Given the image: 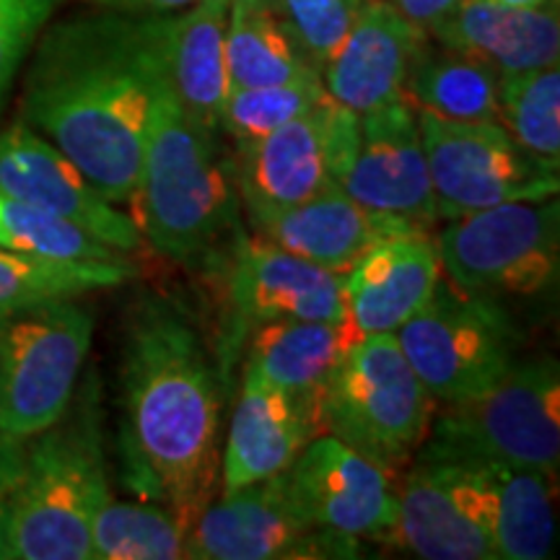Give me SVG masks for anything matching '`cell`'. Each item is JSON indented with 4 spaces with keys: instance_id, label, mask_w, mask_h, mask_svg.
Returning <instances> with one entry per match:
<instances>
[{
    "instance_id": "cell-23",
    "label": "cell",
    "mask_w": 560,
    "mask_h": 560,
    "mask_svg": "<svg viewBox=\"0 0 560 560\" xmlns=\"http://www.w3.org/2000/svg\"><path fill=\"white\" fill-rule=\"evenodd\" d=\"M429 37L472 55L499 75L558 66V3L542 9H509L488 0H465L452 16L433 26Z\"/></svg>"
},
{
    "instance_id": "cell-7",
    "label": "cell",
    "mask_w": 560,
    "mask_h": 560,
    "mask_svg": "<svg viewBox=\"0 0 560 560\" xmlns=\"http://www.w3.org/2000/svg\"><path fill=\"white\" fill-rule=\"evenodd\" d=\"M94 314L79 299L0 317V433L16 441L50 429L79 389Z\"/></svg>"
},
{
    "instance_id": "cell-24",
    "label": "cell",
    "mask_w": 560,
    "mask_h": 560,
    "mask_svg": "<svg viewBox=\"0 0 560 560\" xmlns=\"http://www.w3.org/2000/svg\"><path fill=\"white\" fill-rule=\"evenodd\" d=\"M231 0H195L161 19L164 68L177 102L200 128L219 136V120L231 83L226 26Z\"/></svg>"
},
{
    "instance_id": "cell-3",
    "label": "cell",
    "mask_w": 560,
    "mask_h": 560,
    "mask_svg": "<svg viewBox=\"0 0 560 560\" xmlns=\"http://www.w3.org/2000/svg\"><path fill=\"white\" fill-rule=\"evenodd\" d=\"M68 410L24 441L9 506L5 558L91 560V527L107 503L109 475L94 376L79 382Z\"/></svg>"
},
{
    "instance_id": "cell-29",
    "label": "cell",
    "mask_w": 560,
    "mask_h": 560,
    "mask_svg": "<svg viewBox=\"0 0 560 560\" xmlns=\"http://www.w3.org/2000/svg\"><path fill=\"white\" fill-rule=\"evenodd\" d=\"M190 522L156 501H107L91 527L96 560L185 558Z\"/></svg>"
},
{
    "instance_id": "cell-21",
    "label": "cell",
    "mask_w": 560,
    "mask_h": 560,
    "mask_svg": "<svg viewBox=\"0 0 560 560\" xmlns=\"http://www.w3.org/2000/svg\"><path fill=\"white\" fill-rule=\"evenodd\" d=\"M314 436L317 425L296 400L244 369L221 452V493L285 472Z\"/></svg>"
},
{
    "instance_id": "cell-1",
    "label": "cell",
    "mask_w": 560,
    "mask_h": 560,
    "mask_svg": "<svg viewBox=\"0 0 560 560\" xmlns=\"http://www.w3.org/2000/svg\"><path fill=\"white\" fill-rule=\"evenodd\" d=\"M161 19L73 13L47 21L30 50L21 122L115 206L138 190L151 102L166 79Z\"/></svg>"
},
{
    "instance_id": "cell-39",
    "label": "cell",
    "mask_w": 560,
    "mask_h": 560,
    "mask_svg": "<svg viewBox=\"0 0 560 560\" xmlns=\"http://www.w3.org/2000/svg\"><path fill=\"white\" fill-rule=\"evenodd\" d=\"M0 219H3V195H0Z\"/></svg>"
},
{
    "instance_id": "cell-30",
    "label": "cell",
    "mask_w": 560,
    "mask_h": 560,
    "mask_svg": "<svg viewBox=\"0 0 560 560\" xmlns=\"http://www.w3.org/2000/svg\"><path fill=\"white\" fill-rule=\"evenodd\" d=\"M495 122L522 149L560 166V68L501 75Z\"/></svg>"
},
{
    "instance_id": "cell-31",
    "label": "cell",
    "mask_w": 560,
    "mask_h": 560,
    "mask_svg": "<svg viewBox=\"0 0 560 560\" xmlns=\"http://www.w3.org/2000/svg\"><path fill=\"white\" fill-rule=\"evenodd\" d=\"M0 247L26 255L47 257L66 262H102V265H130L128 255L112 249L109 244L75 226L73 221L26 202L3 198V219H0Z\"/></svg>"
},
{
    "instance_id": "cell-28",
    "label": "cell",
    "mask_w": 560,
    "mask_h": 560,
    "mask_svg": "<svg viewBox=\"0 0 560 560\" xmlns=\"http://www.w3.org/2000/svg\"><path fill=\"white\" fill-rule=\"evenodd\" d=\"M136 276L132 265L66 262L0 247V317L81 299L86 293L117 289Z\"/></svg>"
},
{
    "instance_id": "cell-4",
    "label": "cell",
    "mask_w": 560,
    "mask_h": 560,
    "mask_svg": "<svg viewBox=\"0 0 560 560\" xmlns=\"http://www.w3.org/2000/svg\"><path fill=\"white\" fill-rule=\"evenodd\" d=\"M138 229L170 260L198 265L219 252L236 226V182L219 136L187 115L161 81L151 102L140 164Z\"/></svg>"
},
{
    "instance_id": "cell-26",
    "label": "cell",
    "mask_w": 560,
    "mask_h": 560,
    "mask_svg": "<svg viewBox=\"0 0 560 560\" xmlns=\"http://www.w3.org/2000/svg\"><path fill=\"white\" fill-rule=\"evenodd\" d=\"M499 79L493 68L441 42H420L405 79L402 100L412 109H425L446 120L495 122L499 117Z\"/></svg>"
},
{
    "instance_id": "cell-13",
    "label": "cell",
    "mask_w": 560,
    "mask_h": 560,
    "mask_svg": "<svg viewBox=\"0 0 560 560\" xmlns=\"http://www.w3.org/2000/svg\"><path fill=\"white\" fill-rule=\"evenodd\" d=\"M361 540L314 529L291 499L289 470L221 493L200 511L185 540L195 560L359 558Z\"/></svg>"
},
{
    "instance_id": "cell-12",
    "label": "cell",
    "mask_w": 560,
    "mask_h": 560,
    "mask_svg": "<svg viewBox=\"0 0 560 560\" xmlns=\"http://www.w3.org/2000/svg\"><path fill=\"white\" fill-rule=\"evenodd\" d=\"M355 140L359 115L327 94L296 120L257 140L236 143L231 166L249 221L299 206L335 185Z\"/></svg>"
},
{
    "instance_id": "cell-6",
    "label": "cell",
    "mask_w": 560,
    "mask_h": 560,
    "mask_svg": "<svg viewBox=\"0 0 560 560\" xmlns=\"http://www.w3.org/2000/svg\"><path fill=\"white\" fill-rule=\"evenodd\" d=\"M436 247L459 291L499 304L542 296L558 285L560 206L548 198L475 210L446 223Z\"/></svg>"
},
{
    "instance_id": "cell-22",
    "label": "cell",
    "mask_w": 560,
    "mask_h": 560,
    "mask_svg": "<svg viewBox=\"0 0 560 560\" xmlns=\"http://www.w3.org/2000/svg\"><path fill=\"white\" fill-rule=\"evenodd\" d=\"M363 338L353 322H262L247 332L244 369L296 400L322 433V400L346 353Z\"/></svg>"
},
{
    "instance_id": "cell-37",
    "label": "cell",
    "mask_w": 560,
    "mask_h": 560,
    "mask_svg": "<svg viewBox=\"0 0 560 560\" xmlns=\"http://www.w3.org/2000/svg\"><path fill=\"white\" fill-rule=\"evenodd\" d=\"M83 3L102 11L128 13V16H172L192 5L195 0H83Z\"/></svg>"
},
{
    "instance_id": "cell-25",
    "label": "cell",
    "mask_w": 560,
    "mask_h": 560,
    "mask_svg": "<svg viewBox=\"0 0 560 560\" xmlns=\"http://www.w3.org/2000/svg\"><path fill=\"white\" fill-rule=\"evenodd\" d=\"M472 459L490 495L499 560L550 558L556 548V478L532 467Z\"/></svg>"
},
{
    "instance_id": "cell-8",
    "label": "cell",
    "mask_w": 560,
    "mask_h": 560,
    "mask_svg": "<svg viewBox=\"0 0 560 560\" xmlns=\"http://www.w3.org/2000/svg\"><path fill=\"white\" fill-rule=\"evenodd\" d=\"M395 338L423 387L444 405L470 400L493 387L514 366L522 348L506 306L459 291L444 276L423 310Z\"/></svg>"
},
{
    "instance_id": "cell-9",
    "label": "cell",
    "mask_w": 560,
    "mask_h": 560,
    "mask_svg": "<svg viewBox=\"0 0 560 560\" xmlns=\"http://www.w3.org/2000/svg\"><path fill=\"white\" fill-rule=\"evenodd\" d=\"M431 441L472 457L532 467L558 478L560 369L552 355L516 359L493 387L446 405Z\"/></svg>"
},
{
    "instance_id": "cell-36",
    "label": "cell",
    "mask_w": 560,
    "mask_h": 560,
    "mask_svg": "<svg viewBox=\"0 0 560 560\" xmlns=\"http://www.w3.org/2000/svg\"><path fill=\"white\" fill-rule=\"evenodd\" d=\"M392 5L402 19H408L412 26H418L420 32L429 34L439 21L452 16L465 0H384Z\"/></svg>"
},
{
    "instance_id": "cell-15",
    "label": "cell",
    "mask_w": 560,
    "mask_h": 560,
    "mask_svg": "<svg viewBox=\"0 0 560 560\" xmlns=\"http://www.w3.org/2000/svg\"><path fill=\"white\" fill-rule=\"evenodd\" d=\"M291 499L314 529L353 540H384L397 524L392 472L319 433L289 467Z\"/></svg>"
},
{
    "instance_id": "cell-16",
    "label": "cell",
    "mask_w": 560,
    "mask_h": 560,
    "mask_svg": "<svg viewBox=\"0 0 560 560\" xmlns=\"http://www.w3.org/2000/svg\"><path fill=\"white\" fill-rule=\"evenodd\" d=\"M0 195L73 221L122 255L145 244L130 215L104 198L66 153L21 120L0 130Z\"/></svg>"
},
{
    "instance_id": "cell-33",
    "label": "cell",
    "mask_w": 560,
    "mask_h": 560,
    "mask_svg": "<svg viewBox=\"0 0 560 560\" xmlns=\"http://www.w3.org/2000/svg\"><path fill=\"white\" fill-rule=\"evenodd\" d=\"M312 66L322 70L353 26L366 0H276Z\"/></svg>"
},
{
    "instance_id": "cell-35",
    "label": "cell",
    "mask_w": 560,
    "mask_h": 560,
    "mask_svg": "<svg viewBox=\"0 0 560 560\" xmlns=\"http://www.w3.org/2000/svg\"><path fill=\"white\" fill-rule=\"evenodd\" d=\"M21 465H24V441L0 433V558H5V527H9V506L16 488Z\"/></svg>"
},
{
    "instance_id": "cell-14",
    "label": "cell",
    "mask_w": 560,
    "mask_h": 560,
    "mask_svg": "<svg viewBox=\"0 0 560 560\" xmlns=\"http://www.w3.org/2000/svg\"><path fill=\"white\" fill-rule=\"evenodd\" d=\"M335 185L363 208L418 229L429 231L439 221L416 109L408 102L359 117V140Z\"/></svg>"
},
{
    "instance_id": "cell-32",
    "label": "cell",
    "mask_w": 560,
    "mask_h": 560,
    "mask_svg": "<svg viewBox=\"0 0 560 560\" xmlns=\"http://www.w3.org/2000/svg\"><path fill=\"white\" fill-rule=\"evenodd\" d=\"M327 96L322 75H310L276 86L231 89L223 102L219 132H226L236 143H247L268 136L280 125L296 120Z\"/></svg>"
},
{
    "instance_id": "cell-17",
    "label": "cell",
    "mask_w": 560,
    "mask_h": 560,
    "mask_svg": "<svg viewBox=\"0 0 560 560\" xmlns=\"http://www.w3.org/2000/svg\"><path fill=\"white\" fill-rule=\"evenodd\" d=\"M231 342L242 346L262 322L348 319L342 272L319 268L268 242L236 244L229 270Z\"/></svg>"
},
{
    "instance_id": "cell-34",
    "label": "cell",
    "mask_w": 560,
    "mask_h": 560,
    "mask_svg": "<svg viewBox=\"0 0 560 560\" xmlns=\"http://www.w3.org/2000/svg\"><path fill=\"white\" fill-rule=\"evenodd\" d=\"M58 3L62 0H0V107Z\"/></svg>"
},
{
    "instance_id": "cell-19",
    "label": "cell",
    "mask_w": 560,
    "mask_h": 560,
    "mask_svg": "<svg viewBox=\"0 0 560 560\" xmlns=\"http://www.w3.org/2000/svg\"><path fill=\"white\" fill-rule=\"evenodd\" d=\"M262 242L332 272H348L371 247L392 236L425 231L408 221L374 213L348 198L338 185L325 187L299 206L252 223Z\"/></svg>"
},
{
    "instance_id": "cell-2",
    "label": "cell",
    "mask_w": 560,
    "mask_h": 560,
    "mask_svg": "<svg viewBox=\"0 0 560 560\" xmlns=\"http://www.w3.org/2000/svg\"><path fill=\"white\" fill-rule=\"evenodd\" d=\"M221 366L179 301L140 299L125 325L117 457L130 493L198 520L221 488Z\"/></svg>"
},
{
    "instance_id": "cell-11",
    "label": "cell",
    "mask_w": 560,
    "mask_h": 560,
    "mask_svg": "<svg viewBox=\"0 0 560 560\" xmlns=\"http://www.w3.org/2000/svg\"><path fill=\"white\" fill-rule=\"evenodd\" d=\"M408 465L389 540L425 560H499L478 462L425 439Z\"/></svg>"
},
{
    "instance_id": "cell-18",
    "label": "cell",
    "mask_w": 560,
    "mask_h": 560,
    "mask_svg": "<svg viewBox=\"0 0 560 560\" xmlns=\"http://www.w3.org/2000/svg\"><path fill=\"white\" fill-rule=\"evenodd\" d=\"M425 32L384 0H366L332 58L319 70L330 100L353 115L402 100L405 79Z\"/></svg>"
},
{
    "instance_id": "cell-38",
    "label": "cell",
    "mask_w": 560,
    "mask_h": 560,
    "mask_svg": "<svg viewBox=\"0 0 560 560\" xmlns=\"http://www.w3.org/2000/svg\"><path fill=\"white\" fill-rule=\"evenodd\" d=\"M488 3L509 5V9H542V5L558 3V0H488Z\"/></svg>"
},
{
    "instance_id": "cell-20",
    "label": "cell",
    "mask_w": 560,
    "mask_h": 560,
    "mask_svg": "<svg viewBox=\"0 0 560 560\" xmlns=\"http://www.w3.org/2000/svg\"><path fill=\"white\" fill-rule=\"evenodd\" d=\"M444 276L429 231L392 236L342 272L348 319L361 335L397 332L425 306Z\"/></svg>"
},
{
    "instance_id": "cell-27",
    "label": "cell",
    "mask_w": 560,
    "mask_h": 560,
    "mask_svg": "<svg viewBox=\"0 0 560 560\" xmlns=\"http://www.w3.org/2000/svg\"><path fill=\"white\" fill-rule=\"evenodd\" d=\"M226 68L231 89L276 86L319 75L299 47L276 0H231Z\"/></svg>"
},
{
    "instance_id": "cell-5",
    "label": "cell",
    "mask_w": 560,
    "mask_h": 560,
    "mask_svg": "<svg viewBox=\"0 0 560 560\" xmlns=\"http://www.w3.org/2000/svg\"><path fill=\"white\" fill-rule=\"evenodd\" d=\"M433 402L395 332L363 335L327 384L322 433L395 472L429 439Z\"/></svg>"
},
{
    "instance_id": "cell-10",
    "label": "cell",
    "mask_w": 560,
    "mask_h": 560,
    "mask_svg": "<svg viewBox=\"0 0 560 560\" xmlns=\"http://www.w3.org/2000/svg\"><path fill=\"white\" fill-rule=\"evenodd\" d=\"M416 120L439 219L558 195V166L522 149L499 122L446 120L425 109H416Z\"/></svg>"
}]
</instances>
